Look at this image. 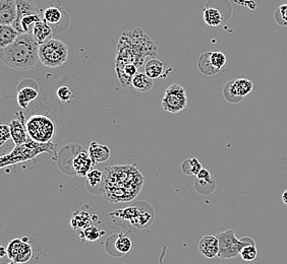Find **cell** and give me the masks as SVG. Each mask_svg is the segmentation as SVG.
<instances>
[{
  "label": "cell",
  "mask_w": 287,
  "mask_h": 264,
  "mask_svg": "<svg viewBox=\"0 0 287 264\" xmlns=\"http://www.w3.org/2000/svg\"><path fill=\"white\" fill-rule=\"evenodd\" d=\"M40 95V88L38 84L32 81L31 85H27V81L22 82L18 87L16 93L17 104L22 109L26 110L29 108L30 104L34 102Z\"/></svg>",
  "instance_id": "cell-12"
},
{
  "label": "cell",
  "mask_w": 287,
  "mask_h": 264,
  "mask_svg": "<svg viewBox=\"0 0 287 264\" xmlns=\"http://www.w3.org/2000/svg\"><path fill=\"white\" fill-rule=\"evenodd\" d=\"M6 264H17V263H15V262H12V261H11V262H9V263H6Z\"/></svg>",
  "instance_id": "cell-39"
},
{
  "label": "cell",
  "mask_w": 287,
  "mask_h": 264,
  "mask_svg": "<svg viewBox=\"0 0 287 264\" xmlns=\"http://www.w3.org/2000/svg\"><path fill=\"white\" fill-rule=\"evenodd\" d=\"M16 7H17V15L16 20L12 27L16 26L21 22L22 18L28 14H43L42 10L38 7L33 0H16Z\"/></svg>",
  "instance_id": "cell-19"
},
{
  "label": "cell",
  "mask_w": 287,
  "mask_h": 264,
  "mask_svg": "<svg viewBox=\"0 0 287 264\" xmlns=\"http://www.w3.org/2000/svg\"><path fill=\"white\" fill-rule=\"evenodd\" d=\"M165 64L158 59H151L145 65V73L152 80L164 77Z\"/></svg>",
  "instance_id": "cell-22"
},
{
  "label": "cell",
  "mask_w": 287,
  "mask_h": 264,
  "mask_svg": "<svg viewBox=\"0 0 287 264\" xmlns=\"http://www.w3.org/2000/svg\"><path fill=\"white\" fill-rule=\"evenodd\" d=\"M240 256L244 261H254L258 257V249L256 247V244L248 245V246L244 247L240 252Z\"/></svg>",
  "instance_id": "cell-32"
},
{
  "label": "cell",
  "mask_w": 287,
  "mask_h": 264,
  "mask_svg": "<svg viewBox=\"0 0 287 264\" xmlns=\"http://www.w3.org/2000/svg\"><path fill=\"white\" fill-rule=\"evenodd\" d=\"M91 216L86 212H76L72 215L71 227L75 230H85L90 227Z\"/></svg>",
  "instance_id": "cell-26"
},
{
  "label": "cell",
  "mask_w": 287,
  "mask_h": 264,
  "mask_svg": "<svg viewBox=\"0 0 287 264\" xmlns=\"http://www.w3.org/2000/svg\"><path fill=\"white\" fill-rule=\"evenodd\" d=\"M56 147V144L53 142L40 143L30 138L22 145H15L10 153L0 158V168L31 161L41 154H53Z\"/></svg>",
  "instance_id": "cell-4"
},
{
  "label": "cell",
  "mask_w": 287,
  "mask_h": 264,
  "mask_svg": "<svg viewBox=\"0 0 287 264\" xmlns=\"http://www.w3.org/2000/svg\"><path fill=\"white\" fill-rule=\"evenodd\" d=\"M219 240L217 236L208 235L201 239L199 243V250L201 254L207 258L212 259L219 254Z\"/></svg>",
  "instance_id": "cell-16"
},
{
  "label": "cell",
  "mask_w": 287,
  "mask_h": 264,
  "mask_svg": "<svg viewBox=\"0 0 287 264\" xmlns=\"http://www.w3.org/2000/svg\"><path fill=\"white\" fill-rule=\"evenodd\" d=\"M63 12L64 11L62 9L57 6H49L43 11L44 22H46L53 29L54 33L57 32V27L59 26H63L64 28L66 27L64 22L65 16Z\"/></svg>",
  "instance_id": "cell-17"
},
{
  "label": "cell",
  "mask_w": 287,
  "mask_h": 264,
  "mask_svg": "<svg viewBox=\"0 0 287 264\" xmlns=\"http://www.w3.org/2000/svg\"><path fill=\"white\" fill-rule=\"evenodd\" d=\"M53 34H54L53 29L44 21L40 22L39 24H37L33 30V33H32L33 37L35 38V40L39 45H42V44L52 40Z\"/></svg>",
  "instance_id": "cell-20"
},
{
  "label": "cell",
  "mask_w": 287,
  "mask_h": 264,
  "mask_svg": "<svg viewBox=\"0 0 287 264\" xmlns=\"http://www.w3.org/2000/svg\"><path fill=\"white\" fill-rule=\"evenodd\" d=\"M115 249L121 254H126L132 249V240L126 235L120 234L115 240Z\"/></svg>",
  "instance_id": "cell-28"
},
{
  "label": "cell",
  "mask_w": 287,
  "mask_h": 264,
  "mask_svg": "<svg viewBox=\"0 0 287 264\" xmlns=\"http://www.w3.org/2000/svg\"><path fill=\"white\" fill-rule=\"evenodd\" d=\"M282 201L285 205H287V190H285L283 193H282Z\"/></svg>",
  "instance_id": "cell-37"
},
{
  "label": "cell",
  "mask_w": 287,
  "mask_h": 264,
  "mask_svg": "<svg viewBox=\"0 0 287 264\" xmlns=\"http://www.w3.org/2000/svg\"><path fill=\"white\" fill-rule=\"evenodd\" d=\"M161 104L164 111L172 113V114L181 112L187 106L185 88L178 84L169 86L165 90Z\"/></svg>",
  "instance_id": "cell-8"
},
{
  "label": "cell",
  "mask_w": 287,
  "mask_h": 264,
  "mask_svg": "<svg viewBox=\"0 0 287 264\" xmlns=\"http://www.w3.org/2000/svg\"><path fill=\"white\" fill-rule=\"evenodd\" d=\"M56 96L60 100L61 103H67L73 98V93L67 87L62 86L56 90Z\"/></svg>",
  "instance_id": "cell-34"
},
{
  "label": "cell",
  "mask_w": 287,
  "mask_h": 264,
  "mask_svg": "<svg viewBox=\"0 0 287 264\" xmlns=\"http://www.w3.org/2000/svg\"><path fill=\"white\" fill-rule=\"evenodd\" d=\"M26 128L30 138L40 143L52 142L56 134L54 120L44 113H35L27 118Z\"/></svg>",
  "instance_id": "cell-5"
},
{
  "label": "cell",
  "mask_w": 287,
  "mask_h": 264,
  "mask_svg": "<svg viewBox=\"0 0 287 264\" xmlns=\"http://www.w3.org/2000/svg\"><path fill=\"white\" fill-rule=\"evenodd\" d=\"M94 163L89 156V153L82 149L72 160V168L74 173L80 177H87V175L92 171Z\"/></svg>",
  "instance_id": "cell-15"
},
{
  "label": "cell",
  "mask_w": 287,
  "mask_h": 264,
  "mask_svg": "<svg viewBox=\"0 0 287 264\" xmlns=\"http://www.w3.org/2000/svg\"><path fill=\"white\" fill-rule=\"evenodd\" d=\"M156 52L157 47L142 30H133L121 35L115 64H135L140 68L147 56L156 55Z\"/></svg>",
  "instance_id": "cell-2"
},
{
  "label": "cell",
  "mask_w": 287,
  "mask_h": 264,
  "mask_svg": "<svg viewBox=\"0 0 287 264\" xmlns=\"http://www.w3.org/2000/svg\"><path fill=\"white\" fill-rule=\"evenodd\" d=\"M217 238L219 240V254L218 256L221 259H232L240 255V252L242 249L248 245L255 244V241L251 238L246 239L243 238L241 240L237 239L235 237L234 231L228 230L225 232H222L217 235Z\"/></svg>",
  "instance_id": "cell-7"
},
{
  "label": "cell",
  "mask_w": 287,
  "mask_h": 264,
  "mask_svg": "<svg viewBox=\"0 0 287 264\" xmlns=\"http://www.w3.org/2000/svg\"><path fill=\"white\" fill-rule=\"evenodd\" d=\"M210 54H211V52L203 53L200 56L199 61H198V67H199L200 71L203 74L208 75V77H211V75H215L216 73L219 72V70H217L213 66V64L211 62V59H210Z\"/></svg>",
  "instance_id": "cell-24"
},
{
  "label": "cell",
  "mask_w": 287,
  "mask_h": 264,
  "mask_svg": "<svg viewBox=\"0 0 287 264\" xmlns=\"http://www.w3.org/2000/svg\"><path fill=\"white\" fill-rule=\"evenodd\" d=\"M88 153L94 165H96L108 161L111 155V150L107 145L101 144L97 141H92L90 143Z\"/></svg>",
  "instance_id": "cell-18"
},
{
  "label": "cell",
  "mask_w": 287,
  "mask_h": 264,
  "mask_svg": "<svg viewBox=\"0 0 287 264\" xmlns=\"http://www.w3.org/2000/svg\"><path fill=\"white\" fill-rule=\"evenodd\" d=\"M39 46L32 34H21L13 44L0 49V58L11 68L32 70L39 60Z\"/></svg>",
  "instance_id": "cell-3"
},
{
  "label": "cell",
  "mask_w": 287,
  "mask_h": 264,
  "mask_svg": "<svg viewBox=\"0 0 287 264\" xmlns=\"http://www.w3.org/2000/svg\"><path fill=\"white\" fill-rule=\"evenodd\" d=\"M102 235H103L102 231L98 230L97 228L94 227V225H90V227H88L82 231L81 237H83L84 239H86L90 242H93V241L98 240Z\"/></svg>",
  "instance_id": "cell-31"
},
{
  "label": "cell",
  "mask_w": 287,
  "mask_h": 264,
  "mask_svg": "<svg viewBox=\"0 0 287 264\" xmlns=\"http://www.w3.org/2000/svg\"><path fill=\"white\" fill-rule=\"evenodd\" d=\"M20 35L12 26H0V48L3 49L13 44Z\"/></svg>",
  "instance_id": "cell-21"
},
{
  "label": "cell",
  "mask_w": 287,
  "mask_h": 264,
  "mask_svg": "<svg viewBox=\"0 0 287 264\" xmlns=\"http://www.w3.org/2000/svg\"><path fill=\"white\" fill-rule=\"evenodd\" d=\"M8 258L17 264H24L31 260L33 248L27 239H13L6 248Z\"/></svg>",
  "instance_id": "cell-10"
},
{
  "label": "cell",
  "mask_w": 287,
  "mask_h": 264,
  "mask_svg": "<svg viewBox=\"0 0 287 264\" xmlns=\"http://www.w3.org/2000/svg\"><path fill=\"white\" fill-rule=\"evenodd\" d=\"M210 59H211V62L213 64V66L217 69V70H221L225 64H226V56L222 53V52H211L210 54Z\"/></svg>",
  "instance_id": "cell-30"
},
{
  "label": "cell",
  "mask_w": 287,
  "mask_h": 264,
  "mask_svg": "<svg viewBox=\"0 0 287 264\" xmlns=\"http://www.w3.org/2000/svg\"><path fill=\"white\" fill-rule=\"evenodd\" d=\"M8 126L10 129L11 139L15 145H22L30 139L26 128V117L24 112L21 111L15 113V118L10 121Z\"/></svg>",
  "instance_id": "cell-11"
},
{
  "label": "cell",
  "mask_w": 287,
  "mask_h": 264,
  "mask_svg": "<svg viewBox=\"0 0 287 264\" xmlns=\"http://www.w3.org/2000/svg\"><path fill=\"white\" fill-rule=\"evenodd\" d=\"M204 21L210 27H218L222 24L223 17L217 8L207 7L204 9Z\"/></svg>",
  "instance_id": "cell-25"
},
{
  "label": "cell",
  "mask_w": 287,
  "mask_h": 264,
  "mask_svg": "<svg viewBox=\"0 0 287 264\" xmlns=\"http://www.w3.org/2000/svg\"><path fill=\"white\" fill-rule=\"evenodd\" d=\"M144 182L136 165L110 166L104 171L101 190L109 202H128L140 194Z\"/></svg>",
  "instance_id": "cell-1"
},
{
  "label": "cell",
  "mask_w": 287,
  "mask_h": 264,
  "mask_svg": "<svg viewBox=\"0 0 287 264\" xmlns=\"http://www.w3.org/2000/svg\"><path fill=\"white\" fill-rule=\"evenodd\" d=\"M276 22L281 26H287V4H282L276 10Z\"/></svg>",
  "instance_id": "cell-35"
},
{
  "label": "cell",
  "mask_w": 287,
  "mask_h": 264,
  "mask_svg": "<svg viewBox=\"0 0 287 264\" xmlns=\"http://www.w3.org/2000/svg\"><path fill=\"white\" fill-rule=\"evenodd\" d=\"M254 84L246 79H236L229 82L224 88V97L230 103H239L253 90Z\"/></svg>",
  "instance_id": "cell-9"
},
{
  "label": "cell",
  "mask_w": 287,
  "mask_h": 264,
  "mask_svg": "<svg viewBox=\"0 0 287 264\" xmlns=\"http://www.w3.org/2000/svg\"><path fill=\"white\" fill-rule=\"evenodd\" d=\"M235 1H241V0H235Z\"/></svg>",
  "instance_id": "cell-40"
},
{
  "label": "cell",
  "mask_w": 287,
  "mask_h": 264,
  "mask_svg": "<svg viewBox=\"0 0 287 264\" xmlns=\"http://www.w3.org/2000/svg\"><path fill=\"white\" fill-rule=\"evenodd\" d=\"M0 251H1L0 252V257H4L5 255H7V251H5V248L3 246L0 247Z\"/></svg>",
  "instance_id": "cell-38"
},
{
  "label": "cell",
  "mask_w": 287,
  "mask_h": 264,
  "mask_svg": "<svg viewBox=\"0 0 287 264\" xmlns=\"http://www.w3.org/2000/svg\"><path fill=\"white\" fill-rule=\"evenodd\" d=\"M197 179H198V183L201 185H215V181L208 170L206 169H202V171L197 175Z\"/></svg>",
  "instance_id": "cell-33"
},
{
  "label": "cell",
  "mask_w": 287,
  "mask_h": 264,
  "mask_svg": "<svg viewBox=\"0 0 287 264\" xmlns=\"http://www.w3.org/2000/svg\"><path fill=\"white\" fill-rule=\"evenodd\" d=\"M104 173L99 171V170H92V171L87 175L88 185L91 187H97L103 183Z\"/></svg>",
  "instance_id": "cell-29"
},
{
  "label": "cell",
  "mask_w": 287,
  "mask_h": 264,
  "mask_svg": "<svg viewBox=\"0 0 287 264\" xmlns=\"http://www.w3.org/2000/svg\"><path fill=\"white\" fill-rule=\"evenodd\" d=\"M203 169L202 164L197 158L185 160L181 165L182 172L187 176H197Z\"/></svg>",
  "instance_id": "cell-27"
},
{
  "label": "cell",
  "mask_w": 287,
  "mask_h": 264,
  "mask_svg": "<svg viewBox=\"0 0 287 264\" xmlns=\"http://www.w3.org/2000/svg\"><path fill=\"white\" fill-rule=\"evenodd\" d=\"M68 58V47L60 40L52 39L39 46V60L50 68L63 65Z\"/></svg>",
  "instance_id": "cell-6"
},
{
  "label": "cell",
  "mask_w": 287,
  "mask_h": 264,
  "mask_svg": "<svg viewBox=\"0 0 287 264\" xmlns=\"http://www.w3.org/2000/svg\"><path fill=\"white\" fill-rule=\"evenodd\" d=\"M111 216H115L125 220H128L131 222V224L140 228V227H145V225L147 224L149 215L140 211L136 206H131L123 211H117L115 213H113L111 214Z\"/></svg>",
  "instance_id": "cell-13"
},
{
  "label": "cell",
  "mask_w": 287,
  "mask_h": 264,
  "mask_svg": "<svg viewBox=\"0 0 287 264\" xmlns=\"http://www.w3.org/2000/svg\"><path fill=\"white\" fill-rule=\"evenodd\" d=\"M11 138L10 129L8 125H0V145L5 144V142Z\"/></svg>",
  "instance_id": "cell-36"
},
{
  "label": "cell",
  "mask_w": 287,
  "mask_h": 264,
  "mask_svg": "<svg viewBox=\"0 0 287 264\" xmlns=\"http://www.w3.org/2000/svg\"><path fill=\"white\" fill-rule=\"evenodd\" d=\"M16 15V0H0V26H12Z\"/></svg>",
  "instance_id": "cell-14"
},
{
  "label": "cell",
  "mask_w": 287,
  "mask_h": 264,
  "mask_svg": "<svg viewBox=\"0 0 287 264\" xmlns=\"http://www.w3.org/2000/svg\"><path fill=\"white\" fill-rule=\"evenodd\" d=\"M131 85L137 90L141 92H147L151 90L153 86H154V80L149 78L146 73L139 72L135 75V78L132 79Z\"/></svg>",
  "instance_id": "cell-23"
}]
</instances>
